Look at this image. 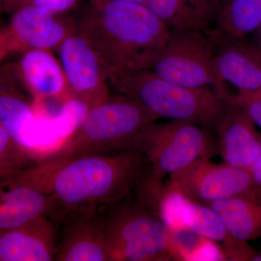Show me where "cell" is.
Wrapping results in <instances>:
<instances>
[{
    "label": "cell",
    "instance_id": "cell-1",
    "mask_svg": "<svg viewBox=\"0 0 261 261\" xmlns=\"http://www.w3.org/2000/svg\"><path fill=\"white\" fill-rule=\"evenodd\" d=\"M148 173V162L139 150L115 155H47L34 167L0 178V187L25 185L55 196L65 213L84 205L111 207L136 191Z\"/></svg>",
    "mask_w": 261,
    "mask_h": 261
},
{
    "label": "cell",
    "instance_id": "cell-2",
    "mask_svg": "<svg viewBox=\"0 0 261 261\" xmlns=\"http://www.w3.org/2000/svg\"><path fill=\"white\" fill-rule=\"evenodd\" d=\"M91 2L75 27L108 73L145 69L167 42L171 29L145 5L117 0Z\"/></svg>",
    "mask_w": 261,
    "mask_h": 261
},
{
    "label": "cell",
    "instance_id": "cell-3",
    "mask_svg": "<svg viewBox=\"0 0 261 261\" xmlns=\"http://www.w3.org/2000/svg\"><path fill=\"white\" fill-rule=\"evenodd\" d=\"M160 118L129 96L109 97L87 113L51 157L115 155L138 150L141 138Z\"/></svg>",
    "mask_w": 261,
    "mask_h": 261
},
{
    "label": "cell",
    "instance_id": "cell-4",
    "mask_svg": "<svg viewBox=\"0 0 261 261\" xmlns=\"http://www.w3.org/2000/svg\"><path fill=\"white\" fill-rule=\"evenodd\" d=\"M108 84L129 96L161 118L191 121L216 132L230 108L215 91L182 87L148 69L120 70L108 75Z\"/></svg>",
    "mask_w": 261,
    "mask_h": 261
},
{
    "label": "cell",
    "instance_id": "cell-5",
    "mask_svg": "<svg viewBox=\"0 0 261 261\" xmlns=\"http://www.w3.org/2000/svg\"><path fill=\"white\" fill-rule=\"evenodd\" d=\"M104 235L110 261L173 260L169 228L135 191L107 207Z\"/></svg>",
    "mask_w": 261,
    "mask_h": 261
},
{
    "label": "cell",
    "instance_id": "cell-6",
    "mask_svg": "<svg viewBox=\"0 0 261 261\" xmlns=\"http://www.w3.org/2000/svg\"><path fill=\"white\" fill-rule=\"evenodd\" d=\"M138 150L149 164L145 182L162 186L163 178L201 159L214 157L219 151L210 132L185 120H171L151 125L141 138Z\"/></svg>",
    "mask_w": 261,
    "mask_h": 261
},
{
    "label": "cell",
    "instance_id": "cell-7",
    "mask_svg": "<svg viewBox=\"0 0 261 261\" xmlns=\"http://www.w3.org/2000/svg\"><path fill=\"white\" fill-rule=\"evenodd\" d=\"M214 51L215 42L208 34L171 29L167 42L145 69L182 87L215 91Z\"/></svg>",
    "mask_w": 261,
    "mask_h": 261
},
{
    "label": "cell",
    "instance_id": "cell-8",
    "mask_svg": "<svg viewBox=\"0 0 261 261\" xmlns=\"http://www.w3.org/2000/svg\"><path fill=\"white\" fill-rule=\"evenodd\" d=\"M168 183L190 200L207 205L254 190L248 169L217 164L209 159L194 161L169 175Z\"/></svg>",
    "mask_w": 261,
    "mask_h": 261
},
{
    "label": "cell",
    "instance_id": "cell-9",
    "mask_svg": "<svg viewBox=\"0 0 261 261\" xmlns=\"http://www.w3.org/2000/svg\"><path fill=\"white\" fill-rule=\"evenodd\" d=\"M214 41L215 92L230 106L260 89L261 47L243 40Z\"/></svg>",
    "mask_w": 261,
    "mask_h": 261
},
{
    "label": "cell",
    "instance_id": "cell-10",
    "mask_svg": "<svg viewBox=\"0 0 261 261\" xmlns=\"http://www.w3.org/2000/svg\"><path fill=\"white\" fill-rule=\"evenodd\" d=\"M107 207L80 206L62 215L55 260L110 261L104 235Z\"/></svg>",
    "mask_w": 261,
    "mask_h": 261
},
{
    "label": "cell",
    "instance_id": "cell-11",
    "mask_svg": "<svg viewBox=\"0 0 261 261\" xmlns=\"http://www.w3.org/2000/svg\"><path fill=\"white\" fill-rule=\"evenodd\" d=\"M69 87L70 97L80 99L90 110L106 100L108 70L78 32H71L56 48Z\"/></svg>",
    "mask_w": 261,
    "mask_h": 261
},
{
    "label": "cell",
    "instance_id": "cell-12",
    "mask_svg": "<svg viewBox=\"0 0 261 261\" xmlns=\"http://www.w3.org/2000/svg\"><path fill=\"white\" fill-rule=\"evenodd\" d=\"M72 31L56 14L27 5L15 12L0 36L1 60L34 49H56Z\"/></svg>",
    "mask_w": 261,
    "mask_h": 261
},
{
    "label": "cell",
    "instance_id": "cell-13",
    "mask_svg": "<svg viewBox=\"0 0 261 261\" xmlns=\"http://www.w3.org/2000/svg\"><path fill=\"white\" fill-rule=\"evenodd\" d=\"M59 236V225L48 217L0 231V261L55 260Z\"/></svg>",
    "mask_w": 261,
    "mask_h": 261
},
{
    "label": "cell",
    "instance_id": "cell-14",
    "mask_svg": "<svg viewBox=\"0 0 261 261\" xmlns=\"http://www.w3.org/2000/svg\"><path fill=\"white\" fill-rule=\"evenodd\" d=\"M21 54L13 73L34 99L63 102L70 97L64 70L49 49H30Z\"/></svg>",
    "mask_w": 261,
    "mask_h": 261
},
{
    "label": "cell",
    "instance_id": "cell-15",
    "mask_svg": "<svg viewBox=\"0 0 261 261\" xmlns=\"http://www.w3.org/2000/svg\"><path fill=\"white\" fill-rule=\"evenodd\" d=\"M63 212L55 196L32 187L18 185L0 190V231L18 228L42 217L58 223Z\"/></svg>",
    "mask_w": 261,
    "mask_h": 261
},
{
    "label": "cell",
    "instance_id": "cell-16",
    "mask_svg": "<svg viewBox=\"0 0 261 261\" xmlns=\"http://www.w3.org/2000/svg\"><path fill=\"white\" fill-rule=\"evenodd\" d=\"M219 149L225 163L249 169L260 147V134L256 126L240 108L230 106L218 128Z\"/></svg>",
    "mask_w": 261,
    "mask_h": 261
},
{
    "label": "cell",
    "instance_id": "cell-17",
    "mask_svg": "<svg viewBox=\"0 0 261 261\" xmlns=\"http://www.w3.org/2000/svg\"><path fill=\"white\" fill-rule=\"evenodd\" d=\"M145 5L170 29L200 32L208 35L222 9L221 0H147Z\"/></svg>",
    "mask_w": 261,
    "mask_h": 261
},
{
    "label": "cell",
    "instance_id": "cell-18",
    "mask_svg": "<svg viewBox=\"0 0 261 261\" xmlns=\"http://www.w3.org/2000/svg\"><path fill=\"white\" fill-rule=\"evenodd\" d=\"M206 205L217 213L233 238L244 242L261 238V190L254 189Z\"/></svg>",
    "mask_w": 261,
    "mask_h": 261
},
{
    "label": "cell",
    "instance_id": "cell-19",
    "mask_svg": "<svg viewBox=\"0 0 261 261\" xmlns=\"http://www.w3.org/2000/svg\"><path fill=\"white\" fill-rule=\"evenodd\" d=\"M6 70H5V72ZM6 74L8 73L5 72ZM2 72L0 89V125L18 143L30 148L31 135L35 126L32 108Z\"/></svg>",
    "mask_w": 261,
    "mask_h": 261
},
{
    "label": "cell",
    "instance_id": "cell-20",
    "mask_svg": "<svg viewBox=\"0 0 261 261\" xmlns=\"http://www.w3.org/2000/svg\"><path fill=\"white\" fill-rule=\"evenodd\" d=\"M261 24V0H230L220 11L210 36L216 40H243Z\"/></svg>",
    "mask_w": 261,
    "mask_h": 261
},
{
    "label": "cell",
    "instance_id": "cell-21",
    "mask_svg": "<svg viewBox=\"0 0 261 261\" xmlns=\"http://www.w3.org/2000/svg\"><path fill=\"white\" fill-rule=\"evenodd\" d=\"M29 147L18 143L0 125V178L34 167L42 161L33 155Z\"/></svg>",
    "mask_w": 261,
    "mask_h": 261
},
{
    "label": "cell",
    "instance_id": "cell-22",
    "mask_svg": "<svg viewBox=\"0 0 261 261\" xmlns=\"http://www.w3.org/2000/svg\"><path fill=\"white\" fill-rule=\"evenodd\" d=\"M230 106L240 108L261 129V89L256 92L238 98Z\"/></svg>",
    "mask_w": 261,
    "mask_h": 261
},
{
    "label": "cell",
    "instance_id": "cell-23",
    "mask_svg": "<svg viewBox=\"0 0 261 261\" xmlns=\"http://www.w3.org/2000/svg\"><path fill=\"white\" fill-rule=\"evenodd\" d=\"M190 260H227V258L221 245L203 238Z\"/></svg>",
    "mask_w": 261,
    "mask_h": 261
},
{
    "label": "cell",
    "instance_id": "cell-24",
    "mask_svg": "<svg viewBox=\"0 0 261 261\" xmlns=\"http://www.w3.org/2000/svg\"><path fill=\"white\" fill-rule=\"evenodd\" d=\"M78 0H29L28 5H34L57 14L73 8Z\"/></svg>",
    "mask_w": 261,
    "mask_h": 261
},
{
    "label": "cell",
    "instance_id": "cell-25",
    "mask_svg": "<svg viewBox=\"0 0 261 261\" xmlns=\"http://www.w3.org/2000/svg\"><path fill=\"white\" fill-rule=\"evenodd\" d=\"M254 187L257 190H261V134H260V147L258 155L249 168Z\"/></svg>",
    "mask_w": 261,
    "mask_h": 261
},
{
    "label": "cell",
    "instance_id": "cell-26",
    "mask_svg": "<svg viewBox=\"0 0 261 261\" xmlns=\"http://www.w3.org/2000/svg\"><path fill=\"white\" fill-rule=\"evenodd\" d=\"M29 0H1L2 10L7 13L16 12L22 7L28 5Z\"/></svg>",
    "mask_w": 261,
    "mask_h": 261
},
{
    "label": "cell",
    "instance_id": "cell-27",
    "mask_svg": "<svg viewBox=\"0 0 261 261\" xmlns=\"http://www.w3.org/2000/svg\"><path fill=\"white\" fill-rule=\"evenodd\" d=\"M254 34H255V42L254 43L261 47V24Z\"/></svg>",
    "mask_w": 261,
    "mask_h": 261
},
{
    "label": "cell",
    "instance_id": "cell-28",
    "mask_svg": "<svg viewBox=\"0 0 261 261\" xmlns=\"http://www.w3.org/2000/svg\"><path fill=\"white\" fill-rule=\"evenodd\" d=\"M117 1L126 2V3H137V4L145 5L147 0H117Z\"/></svg>",
    "mask_w": 261,
    "mask_h": 261
},
{
    "label": "cell",
    "instance_id": "cell-29",
    "mask_svg": "<svg viewBox=\"0 0 261 261\" xmlns=\"http://www.w3.org/2000/svg\"><path fill=\"white\" fill-rule=\"evenodd\" d=\"M230 0H221V4H222V8L224 5H226V3H228V2H229Z\"/></svg>",
    "mask_w": 261,
    "mask_h": 261
}]
</instances>
